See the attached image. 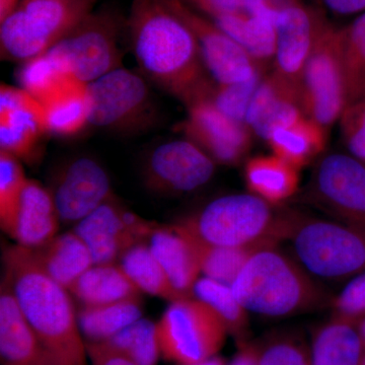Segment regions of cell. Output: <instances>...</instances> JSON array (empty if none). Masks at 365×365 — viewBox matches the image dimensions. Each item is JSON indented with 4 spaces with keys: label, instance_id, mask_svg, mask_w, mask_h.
<instances>
[{
    "label": "cell",
    "instance_id": "obj_1",
    "mask_svg": "<svg viewBox=\"0 0 365 365\" xmlns=\"http://www.w3.org/2000/svg\"><path fill=\"white\" fill-rule=\"evenodd\" d=\"M127 29L148 78L187 107L210 97L215 86L195 36L165 0H132Z\"/></svg>",
    "mask_w": 365,
    "mask_h": 365
},
{
    "label": "cell",
    "instance_id": "obj_2",
    "mask_svg": "<svg viewBox=\"0 0 365 365\" xmlns=\"http://www.w3.org/2000/svg\"><path fill=\"white\" fill-rule=\"evenodd\" d=\"M2 262L4 279L53 365H86V342L68 290L46 274L30 250L20 245L7 247Z\"/></svg>",
    "mask_w": 365,
    "mask_h": 365
},
{
    "label": "cell",
    "instance_id": "obj_3",
    "mask_svg": "<svg viewBox=\"0 0 365 365\" xmlns=\"http://www.w3.org/2000/svg\"><path fill=\"white\" fill-rule=\"evenodd\" d=\"M274 207L252 193L230 194L215 199L177 225L194 239L213 246L277 247L289 237L295 213Z\"/></svg>",
    "mask_w": 365,
    "mask_h": 365
},
{
    "label": "cell",
    "instance_id": "obj_4",
    "mask_svg": "<svg viewBox=\"0 0 365 365\" xmlns=\"http://www.w3.org/2000/svg\"><path fill=\"white\" fill-rule=\"evenodd\" d=\"M230 287L247 311L268 318L304 313L325 302L323 290L302 264L277 247L255 252Z\"/></svg>",
    "mask_w": 365,
    "mask_h": 365
},
{
    "label": "cell",
    "instance_id": "obj_5",
    "mask_svg": "<svg viewBox=\"0 0 365 365\" xmlns=\"http://www.w3.org/2000/svg\"><path fill=\"white\" fill-rule=\"evenodd\" d=\"M96 0H21L0 21L1 54L26 62L63 39L93 11Z\"/></svg>",
    "mask_w": 365,
    "mask_h": 365
},
{
    "label": "cell",
    "instance_id": "obj_6",
    "mask_svg": "<svg viewBox=\"0 0 365 365\" xmlns=\"http://www.w3.org/2000/svg\"><path fill=\"white\" fill-rule=\"evenodd\" d=\"M302 267L327 278L365 272V230L295 213L289 237Z\"/></svg>",
    "mask_w": 365,
    "mask_h": 365
},
{
    "label": "cell",
    "instance_id": "obj_7",
    "mask_svg": "<svg viewBox=\"0 0 365 365\" xmlns=\"http://www.w3.org/2000/svg\"><path fill=\"white\" fill-rule=\"evenodd\" d=\"M157 331L162 359L176 365L217 355L230 335L215 312L194 297L170 302Z\"/></svg>",
    "mask_w": 365,
    "mask_h": 365
},
{
    "label": "cell",
    "instance_id": "obj_8",
    "mask_svg": "<svg viewBox=\"0 0 365 365\" xmlns=\"http://www.w3.org/2000/svg\"><path fill=\"white\" fill-rule=\"evenodd\" d=\"M120 32L117 16L93 11L47 53L69 76L88 85L120 68Z\"/></svg>",
    "mask_w": 365,
    "mask_h": 365
},
{
    "label": "cell",
    "instance_id": "obj_9",
    "mask_svg": "<svg viewBox=\"0 0 365 365\" xmlns=\"http://www.w3.org/2000/svg\"><path fill=\"white\" fill-rule=\"evenodd\" d=\"M302 104L307 117L328 130L347 106L340 53V28L327 21L302 76Z\"/></svg>",
    "mask_w": 365,
    "mask_h": 365
},
{
    "label": "cell",
    "instance_id": "obj_10",
    "mask_svg": "<svg viewBox=\"0 0 365 365\" xmlns=\"http://www.w3.org/2000/svg\"><path fill=\"white\" fill-rule=\"evenodd\" d=\"M307 196L339 222L365 230V165L356 158L342 153L322 158Z\"/></svg>",
    "mask_w": 365,
    "mask_h": 365
},
{
    "label": "cell",
    "instance_id": "obj_11",
    "mask_svg": "<svg viewBox=\"0 0 365 365\" xmlns=\"http://www.w3.org/2000/svg\"><path fill=\"white\" fill-rule=\"evenodd\" d=\"M88 124L115 130L143 126L150 117L145 81L135 72L117 68L86 86Z\"/></svg>",
    "mask_w": 365,
    "mask_h": 365
},
{
    "label": "cell",
    "instance_id": "obj_12",
    "mask_svg": "<svg viewBox=\"0 0 365 365\" xmlns=\"http://www.w3.org/2000/svg\"><path fill=\"white\" fill-rule=\"evenodd\" d=\"M158 223L127 210L116 197L76 223L73 232L86 242L95 264L117 263L125 252L148 242Z\"/></svg>",
    "mask_w": 365,
    "mask_h": 365
},
{
    "label": "cell",
    "instance_id": "obj_13",
    "mask_svg": "<svg viewBox=\"0 0 365 365\" xmlns=\"http://www.w3.org/2000/svg\"><path fill=\"white\" fill-rule=\"evenodd\" d=\"M165 1L195 36L204 64L216 85L249 81L260 71L258 61L207 16L181 0Z\"/></svg>",
    "mask_w": 365,
    "mask_h": 365
},
{
    "label": "cell",
    "instance_id": "obj_14",
    "mask_svg": "<svg viewBox=\"0 0 365 365\" xmlns=\"http://www.w3.org/2000/svg\"><path fill=\"white\" fill-rule=\"evenodd\" d=\"M215 162L188 139L160 144L144 167L146 186L163 194H185L207 184Z\"/></svg>",
    "mask_w": 365,
    "mask_h": 365
},
{
    "label": "cell",
    "instance_id": "obj_15",
    "mask_svg": "<svg viewBox=\"0 0 365 365\" xmlns=\"http://www.w3.org/2000/svg\"><path fill=\"white\" fill-rule=\"evenodd\" d=\"M49 191L64 225H76L115 198L111 180L104 168L86 157L64 165L57 172Z\"/></svg>",
    "mask_w": 365,
    "mask_h": 365
},
{
    "label": "cell",
    "instance_id": "obj_16",
    "mask_svg": "<svg viewBox=\"0 0 365 365\" xmlns=\"http://www.w3.org/2000/svg\"><path fill=\"white\" fill-rule=\"evenodd\" d=\"M188 115L180 125L186 139L196 144L220 165L242 162L251 148V130L220 112L209 98L188 106Z\"/></svg>",
    "mask_w": 365,
    "mask_h": 365
},
{
    "label": "cell",
    "instance_id": "obj_17",
    "mask_svg": "<svg viewBox=\"0 0 365 365\" xmlns=\"http://www.w3.org/2000/svg\"><path fill=\"white\" fill-rule=\"evenodd\" d=\"M327 20L321 11L289 1L276 18V73L299 88L307 60Z\"/></svg>",
    "mask_w": 365,
    "mask_h": 365
},
{
    "label": "cell",
    "instance_id": "obj_18",
    "mask_svg": "<svg viewBox=\"0 0 365 365\" xmlns=\"http://www.w3.org/2000/svg\"><path fill=\"white\" fill-rule=\"evenodd\" d=\"M48 131L44 106L21 88H0V150L31 160Z\"/></svg>",
    "mask_w": 365,
    "mask_h": 365
},
{
    "label": "cell",
    "instance_id": "obj_19",
    "mask_svg": "<svg viewBox=\"0 0 365 365\" xmlns=\"http://www.w3.org/2000/svg\"><path fill=\"white\" fill-rule=\"evenodd\" d=\"M307 116L302 93L276 72L262 79L255 91L245 124L257 136L268 141L274 132Z\"/></svg>",
    "mask_w": 365,
    "mask_h": 365
},
{
    "label": "cell",
    "instance_id": "obj_20",
    "mask_svg": "<svg viewBox=\"0 0 365 365\" xmlns=\"http://www.w3.org/2000/svg\"><path fill=\"white\" fill-rule=\"evenodd\" d=\"M60 223L58 211L49 189L35 180L28 179L4 232L16 245L36 249L58 235Z\"/></svg>",
    "mask_w": 365,
    "mask_h": 365
},
{
    "label": "cell",
    "instance_id": "obj_21",
    "mask_svg": "<svg viewBox=\"0 0 365 365\" xmlns=\"http://www.w3.org/2000/svg\"><path fill=\"white\" fill-rule=\"evenodd\" d=\"M0 360L2 365H53L4 279L0 287Z\"/></svg>",
    "mask_w": 365,
    "mask_h": 365
},
{
    "label": "cell",
    "instance_id": "obj_22",
    "mask_svg": "<svg viewBox=\"0 0 365 365\" xmlns=\"http://www.w3.org/2000/svg\"><path fill=\"white\" fill-rule=\"evenodd\" d=\"M148 245L178 292L184 297H193L194 285L201 274L193 239L177 223H158Z\"/></svg>",
    "mask_w": 365,
    "mask_h": 365
},
{
    "label": "cell",
    "instance_id": "obj_23",
    "mask_svg": "<svg viewBox=\"0 0 365 365\" xmlns=\"http://www.w3.org/2000/svg\"><path fill=\"white\" fill-rule=\"evenodd\" d=\"M29 250L40 268L67 290L95 264L86 242L73 230Z\"/></svg>",
    "mask_w": 365,
    "mask_h": 365
},
{
    "label": "cell",
    "instance_id": "obj_24",
    "mask_svg": "<svg viewBox=\"0 0 365 365\" xmlns=\"http://www.w3.org/2000/svg\"><path fill=\"white\" fill-rule=\"evenodd\" d=\"M68 292L86 307L112 304L143 294L118 262L93 264L68 288Z\"/></svg>",
    "mask_w": 365,
    "mask_h": 365
},
{
    "label": "cell",
    "instance_id": "obj_25",
    "mask_svg": "<svg viewBox=\"0 0 365 365\" xmlns=\"http://www.w3.org/2000/svg\"><path fill=\"white\" fill-rule=\"evenodd\" d=\"M299 170L277 155L250 158L245 180L252 194L276 206L295 195L299 190Z\"/></svg>",
    "mask_w": 365,
    "mask_h": 365
},
{
    "label": "cell",
    "instance_id": "obj_26",
    "mask_svg": "<svg viewBox=\"0 0 365 365\" xmlns=\"http://www.w3.org/2000/svg\"><path fill=\"white\" fill-rule=\"evenodd\" d=\"M312 365H361L365 354L359 327L332 319L314 334Z\"/></svg>",
    "mask_w": 365,
    "mask_h": 365
},
{
    "label": "cell",
    "instance_id": "obj_27",
    "mask_svg": "<svg viewBox=\"0 0 365 365\" xmlns=\"http://www.w3.org/2000/svg\"><path fill=\"white\" fill-rule=\"evenodd\" d=\"M76 314L85 342L100 344L143 318V302L136 297L102 306H81Z\"/></svg>",
    "mask_w": 365,
    "mask_h": 365
},
{
    "label": "cell",
    "instance_id": "obj_28",
    "mask_svg": "<svg viewBox=\"0 0 365 365\" xmlns=\"http://www.w3.org/2000/svg\"><path fill=\"white\" fill-rule=\"evenodd\" d=\"M267 143L274 155L300 170L325 150L327 130L311 118L304 116L274 132Z\"/></svg>",
    "mask_w": 365,
    "mask_h": 365
},
{
    "label": "cell",
    "instance_id": "obj_29",
    "mask_svg": "<svg viewBox=\"0 0 365 365\" xmlns=\"http://www.w3.org/2000/svg\"><path fill=\"white\" fill-rule=\"evenodd\" d=\"M207 18L257 61L275 56V21L251 16L246 11L220 13Z\"/></svg>",
    "mask_w": 365,
    "mask_h": 365
},
{
    "label": "cell",
    "instance_id": "obj_30",
    "mask_svg": "<svg viewBox=\"0 0 365 365\" xmlns=\"http://www.w3.org/2000/svg\"><path fill=\"white\" fill-rule=\"evenodd\" d=\"M118 263L143 294L170 302L186 299L173 285L165 269L151 252L148 242L132 247L122 255Z\"/></svg>",
    "mask_w": 365,
    "mask_h": 365
},
{
    "label": "cell",
    "instance_id": "obj_31",
    "mask_svg": "<svg viewBox=\"0 0 365 365\" xmlns=\"http://www.w3.org/2000/svg\"><path fill=\"white\" fill-rule=\"evenodd\" d=\"M340 53L348 106L365 98V13L340 28Z\"/></svg>",
    "mask_w": 365,
    "mask_h": 365
},
{
    "label": "cell",
    "instance_id": "obj_32",
    "mask_svg": "<svg viewBox=\"0 0 365 365\" xmlns=\"http://www.w3.org/2000/svg\"><path fill=\"white\" fill-rule=\"evenodd\" d=\"M193 297L207 304L237 340H246L249 329V312L235 299L230 285L210 278L200 277L193 288Z\"/></svg>",
    "mask_w": 365,
    "mask_h": 365
},
{
    "label": "cell",
    "instance_id": "obj_33",
    "mask_svg": "<svg viewBox=\"0 0 365 365\" xmlns=\"http://www.w3.org/2000/svg\"><path fill=\"white\" fill-rule=\"evenodd\" d=\"M18 78L21 88L42 105L47 104L72 86L81 83L69 76L47 52L24 62Z\"/></svg>",
    "mask_w": 365,
    "mask_h": 365
},
{
    "label": "cell",
    "instance_id": "obj_34",
    "mask_svg": "<svg viewBox=\"0 0 365 365\" xmlns=\"http://www.w3.org/2000/svg\"><path fill=\"white\" fill-rule=\"evenodd\" d=\"M100 344L137 365H158L162 359L157 323L143 317Z\"/></svg>",
    "mask_w": 365,
    "mask_h": 365
},
{
    "label": "cell",
    "instance_id": "obj_35",
    "mask_svg": "<svg viewBox=\"0 0 365 365\" xmlns=\"http://www.w3.org/2000/svg\"><path fill=\"white\" fill-rule=\"evenodd\" d=\"M86 86L76 83L47 104L43 105L49 133L73 136L85 129L88 124Z\"/></svg>",
    "mask_w": 365,
    "mask_h": 365
},
{
    "label": "cell",
    "instance_id": "obj_36",
    "mask_svg": "<svg viewBox=\"0 0 365 365\" xmlns=\"http://www.w3.org/2000/svg\"><path fill=\"white\" fill-rule=\"evenodd\" d=\"M188 234V232H187ZM189 235V234H188ZM201 274L210 279L218 281L232 287L250 257L261 249L230 248L213 246L194 239Z\"/></svg>",
    "mask_w": 365,
    "mask_h": 365
},
{
    "label": "cell",
    "instance_id": "obj_37",
    "mask_svg": "<svg viewBox=\"0 0 365 365\" xmlns=\"http://www.w3.org/2000/svg\"><path fill=\"white\" fill-rule=\"evenodd\" d=\"M26 180L21 160L0 150V227L4 232L13 218Z\"/></svg>",
    "mask_w": 365,
    "mask_h": 365
},
{
    "label": "cell",
    "instance_id": "obj_38",
    "mask_svg": "<svg viewBox=\"0 0 365 365\" xmlns=\"http://www.w3.org/2000/svg\"><path fill=\"white\" fill-rule=\"evenodd\" d=\"M261 81V71H259L249 81L230 85H216L209 100L230 119L245 124L250 103Z\"/></svg>",
    "mask_w": 365,
    "mask_h": 365
},
{
    "label": "cell",
    "instance_id": "obj_39",
    "mask_svg": "<svg viewBox=\"0 0 365 365\" xmlns=\"http://www.w3.org/2000/svg\"><path fill=\"white\" fill-rule=\"evenodd\" d=\"M258 365H312L311 352L294 336H276L260 345Z\"/></svg>",
    "mask_w": 365,
    "mask_h": 365
},
{
    "label": "cell",
    "instance_id": "obj_40",
    "mask_svg": "<svg viewBox=\"0 0 365 365\" xmlns=\"http://www.w3.org/2000/svg\"><path fill=\"white\" fill-rule=\"evenodd\" d=\"M333 319L359 327L365 319V272L351 281L333 300Z\"/></svg>",
    "mask_w": 365,
    "mask_h": 365
},
{
    "label": "cell",
    "instance_id": "obj_41",
    "mask_svg": "<svg viewBox=\"0 0 365 365\" xmlns=\"http://www.w3.org/2000/svg\"><path fill=\"white\" fill-rule=\"evenodd\" d=\"M340 126L343 141L351 157L365 165V98L345 108Z\"/></svg>",
    "mask_w": 365,
    "mask_h": 365
},
{
    "label": "cell",
    "instance_id": "obj_42",
    "mask_svg": "<svg viewBox=\"0 0 365 365\" xmlns=\"http://www.w3.org/2000/svg\"><path fill=\"white\" fill-rule=\"evenodd\" d=\"M86 353L93 365H137L103 344L86 343Z\"/></svg>",
    "mask_w": 365,
    "mask_h": 365
},
{
    "label": "cell",
    "instance_id": "obj_43",
    "mask_svg": "<svg viewBox=\"0 0 365 365\" xmlns=\"http://www.w3.org/2000/svg\"><path fill=\"white\" fill-rule=\"evenodd\" d=\"M259 351L260 345L246 340L240 341L239 350L227 365H258Z\"/></svg>",
    "mask_w": 365,
    "mask_h": 365
},
{
    "label": "cell",
    "instance_id": "obj_44",
    "mask_svg": "<svg viewBox=\"0 0 365 365\" xmlns=\"http://www.w3.org/2000/svg\"><path fill=\"white\" fill-rule=\"evenodd\" d=\"M327 6L339 14H352L365 11V0H323Z\"/></svg>",
    "mask_w": 365,
    "mask_h": 365
},
{
    "label": "cell",
    "instance_id": "obj_45",
    "mask_svg": "<svg viewBox=\"0 0 365 365\" xmlns=\"http://www.w3.org/2000/svg\"><path fill=\"white\" fill-rule=\"evenodd\" d=\"M21 1V0H0V21L11 16L20 6Z\"/></svg>",
    "mask_w": 365,
    "mask_h": 365
},
{
    "label": "cell",
    "instance_id": "obj_46",
    "mask_svg": "<svg viewBox=\"0 0 365 365\" xmlns=\"http://www.w3.org/2000/svg\"><path fill=\"white\" fill-rule=\"evenodd\" d=\"M227 360L217 354L215 355V356L209 357L207 359H204L202 361L195 362V364L181 365H227Z\"/></svg>",
    "mask_w": 365,
    "mask_h": 365
},
{
    "label": "cell",
    "instance_id": "obj_47",
    "mask_svg": "<svg viewBox=\"0 0 365 365\" xmlns=\"http://www.w3.org/2000/svg\"><path fill=\"white\" fill-rule=\"evenodd\" d=\"M359 331L360 333V336H361L362 340H364V346H365V319L359 325Z\"/></svg>",
    "mask_w": 365,
    "mask_h": 365
},
{
    "label": "cell",
    "instance_id": "obj_48",
    "mask_svg": "<svg viewBox=\"0 0 365 365\" xmlns=\"http://www.w3.org/2000/svg\"><path fill=\"white\" fill-rule=\"evenodd\" d=\"M361 365H365V354H364V360H362V364Z\"/></svg>",
    "mask_w": 365,
    "mask_h": 365
}]
</instances>
